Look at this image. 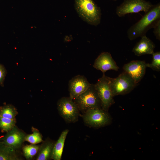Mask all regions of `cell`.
Listing matches in <instances>:
<instances>
[{
  "label": "cell",
  "mask_w": 160,
  "mask_h": 160,
  "mask_svg": "<svg viewBox=\"0 0 160 160\" xmlns=\"http://www.w3.org/2000/svg\"><path fill=\"white\" fill-rule=\"evenodd\" d=\"M18 113L16 108L11 104H7L0 107V116L11 119H16Z\"/></svg>",
  "instance_id": "obj_17"
},
{
  "label": "cell",
  "mask_w": 160,
  "mask_h": 160,
  "mask_svg": "<svg viewBox=\"0 0 160 160\" xmlns=\"http://www.w3.org/2000/svg\"><path fill=\"white\" fill-rule=\"evenodd\" d=\"M27 134L16 125L7 132L3 137L0 138V142L3 145L18 151L23 146Z\"/></svg>",
  "instance_id": "obj_9"
},
{
  "label": "cell",
  "mask_w": 160,
  "mask_h": 160,
  "mask_svg": "<svg viewBox=\"0 0 160 160\" xmlns=\"http://www.w3.org/2000/svg\"><path fill=\"white\" fill-rule=\"evenodd\" d=\"M109 77L103 73L102 76L94 84L100 100L101 108L106 111H108L109 108L114 103Z\"/></svg>",
  "instance_id": "obj_6"
},
{
  "label": "cell",
  "mask_w": 160,
  "mask_h": 160,
  "mask_svg": "<svg viewBox=\"0 0 160 160\" xmlns=\"http://www.w3.org/2000/svg\"><path fill=\"white\" fill-rule=\"evenodd\" d=\"M32 133L27 134L25 138V141H27L31 144H37L42 142L43 136L39 130L33 127H31Z\"/></svg>",
  "instance_id": "obj_19"
},
{
  "label": "cell",
  "mask_w": 160,
  "mask_h": 160,
  "mask_svg": "<svg viewBox=\"0 0 160 160\" xmlns=\"http://www.w3.org/2000/svg\"><path fill=\"white\" fill-rule=\"evenodd\" d=\"M93 67L101 71L103 73L109 70L118 71L119 68L111 54L107 52L101 53L97 57L95 61Z\"/></svg>",
  "instance_id": "obj_12"
},
{
  "label": "cell",
  "mask_w": 160,
  "mask_h": 160,
  "mask_svg": "<svg viewBox=\"0 0 160 160\" xmlns=\"http://www.w3.org/2000/svg\"><path fill=\"white\" fill-rule=\"evenodd\" d=\"M110 84L113 97L130 92L137 84L126 72L124 71L115 78L109 77Z\"/></svg>",
  "instance_id": "obj_4"
},
{
  "label": "cell",
  "mask_w": 160,
  "mask_h": 160,
  "mask_svg": "<svg viewBox=\"0 0 160 160\" xmlns=\"http://www.w3.org/2000/svg\"></svg>",
  "instance_id": "obj_24"
},
{
  "label": "cell",
  "mask_w": 160,
  "mask_h": 160,
  "mask_svg": "<svg viewBox=\"0 0 160 160\" xmlns=\"http://www.w3.org/2000/svg\"><path fill=\"white\" fill-rule=\"evenodd\" d=\"M16 119H11L0 116V129L2 132H7L15 126Z\"/></svg>",
  "instance_id": "obj_20"
},
{
  "label": "cell",
  "mask_w": 160,
  "mask_h": 160,
  "mask_svg": "<svg viewBox=\"0 0 160 160\" xmlns=\"http://www.w3.org/2000/svg\"><path fill=\"white\" fill-rule=\"evenodd\" d=\"M17 151L0 143V160H21Z\"/></svg>",
  "instance_id": "obj_16"
},
{
  "label": "cell",
  "mask_w": 160,
  "mask_h": 160,
  "mask_svg": "<svg viewBox=\"0 0 160 160\" xmlns=\"http://www.w3.org/2000/svg\"><path fill=\"white\" fill-rule=\"evenodd\" d=\"M153 32L156 39L160 40V20L158 21L153 27Z\"/></svg>",
  "instance_id": "obj_23"
},
{
  "label": "cell",
  "mask_w": 160,
  "mask_h": 160,
  "mask_svg": "<svg viewBox=\"0 0 160 160\" xmlns=\"http://www.w3.org/2000/svg\"><path fill=\"white\" fill-rule=\"evenodd\" d=\"M141 37V39L133 47L132 52L138 56L146 54L152 55L154 52L155 47L154 44L145 35Z\"/></svg>",
  "instance_id": "obj_13"
},
{
  "label": "cell",
  "mask_w": 160,
  "mask_h": 160,
  "mask_svg": "<svg viewBox=\"0 0 160 160\" xmlns=\"http://www.w3.org/2000/svg\"><path fill=\"white\" fill-rule=\"evenodd\" d=\"M153 6L145 0H125L116 9V14L119 17L132 13L141 11L145 13L149 10Z\"/></svg>",
  "instance_id": "obj_8"
},
{
  "label": "cell",
  "mask_w": 160,
  "mask_h": 160,
  "mask_svg": "<svg viewBox=\"0 0 160 160\" xmlns=\"http://www.w3.org/2000/svg\"><path fill=\"white\" fill-rule=\"evenodd\" d=\"M74 2L76 11L84 21L95 26L100 23L101 11L93 0H74Z\"/></svg>",
  "instance_id": "obj_2"
},
{
  "label": "cell",
  "mask_w": 160,
  "mask_h": 160,
  "mask_svg": "<svg viewBox=\"0 0 160 160\" xmlns=\"http://www.w3.org/2000/svg\"><path fill=\"white\" fill-rule=\"evenodd\" d=\"M152 55V60L150 63H146L147 67L150 68L154 71H160V52H154Z\"/></svg>",
  "instance_id": "obj_21"
},
{
  "label": "cell",
  "mask_w": 160,
  "mask_h": 160,
  "mask_svg": "<svg viewBox=\"0 0 160 160\" xmlns=\"http://www.w3.org/2000/svg\"><path fill=\"white\" fill-rule=\"evenodd\" d=\"M81 116L87 126L98 128L104 127L110 123L111 118L106 111L102 108H94L88 110Z\"/></svg>",
  "instance_id": "obj_7"
},
{
  "label": "cell",
  "mask_w": 160,
  "mask_h": 160,
  "mask_svg": "<svg viewBox=\"0 0 160 160\" xmlns=\"http://www.w3.org/2000/svg\"><path fill=\"white\" fill-rule=\"evenodd\" d=\"M91 85L84 76L81 75L75 76L69 81V97L73 100L75 99L85 92Z\"/></svg>",
  "instance_id": "obj_10"
},
{
  "label": "cell",
  "mask_w": 160,
  "mask_h": 160,
  "mask_svg": "<svg viewBox=\"0 0 160 160\" xmlns=\"http://www.w3.org/2000/svg\"><path fill=\"white\" fill-rule=\"evenodd\" d=\"M7 73V71L4 66L0 64V85L2 87H4V82Z\"/></svg>",
  "instance_id": "obj_22"
},
{
  "label": "cell",
  "mask_w": 160,
  "mask_h": 160,
  "mask_svg": "<svg viewBox=\"0 0 160 160\" xmlns=\"http://www.w3.org/2000/svg\"><path fill=\"white\" fill-rule=\"evenodd\" d=\"M69 131V130L67 129L63 131L58 139L55 142L53 149L52 159H61L65 140Z\"/></svg>",
  "instance_id": "obj_15"
},
{
  "label": "cell",
  "mask_w": 160,
  "mask_h": 160,
  "mask_svg": "<svg viewBox=\"0 0 160 160\" xmlns=\"http://www.w3.org/2000/svg\"><path fill=\"white\" fill-rule=\"evenodd\" d=\"M73 100L80 111L83 113L90 109L101 108L100 99L93 84H91L85 92Z\"/></svg>",
  "instance_id": "obj_3"
},
{
  "label": "cell",
  "mask_w": 160,
  "mask_h": 160,
  "mask_svg": "<svg viewBox=\"0 0 160 160\" xmlns=\"http://www.w3.org/2000/svg\"><path fill=\"white\" fill-rule=\"evenodd\" d=\"M40 145L37 144H31L23 146L22 147L23 155L27 160H32L36 156Z\"/></svg>",
  "instance_id": "obj_18"
},
{
  "label": "cell",
  "mask_w": 160,
  "mask_h": 160,
  "mask_svg": "<svg viewBox=\"0 0 160 160\" xmlns=\"http://www.w3.org/2000/svg\"><path fill=\"white\" fill-rule=\"evenodd\" d=\"M160 20V5L153 6L137 22L127 31L128 37L130 40L145 35L147 31Z\"/></svg>",
  "instance_id": "obj_1"
},
{
  "label": "cell",
  "mask_w": 160,
  "mask_h": 160,
  "mask_svg": "<svg viewBox=\"0 0 160 160\" xmlns=\"http://www.w3.org/2000/svg\"><path fill=\"white\" fill-rule=\"evenodd\" d=\"M146 63L145 61L132 60L125 64L123 66V69L124 71L127 73L137 84L145 74Z\"/></svg>",
  "instance_id": "obj_11"
},
{
  "label": "cell",
  "mask_w": 160,
  "mask_h": 160,
  "mask_svg": "<svg viewBox=\"0 0 160 160\" xmlns=\"http://www.w3.org/2000/svg\"><path fill=\"white\" fill-rule=\"evenodd\" d=\"M55 142L49 138L43 141L40 145L38 152L36 156V160H50L52 159L53 148Z\"/></svg>",
  "instance_id": "obj_14"
},
{
  "label": "cell",
  "mask_w": 160,
  "mask_h": 160,
  "mask_svg": "<svg viewBox=\"0 0 160 160\" xmlns=\"http://www.w3.org/2000/svg\"><path fill=\"white\" fill-rule=\"evenodd\" d=\"M60 116L67 123H74L78 121L79 109L73 100L70 97H63L57 103Z\"/></svg>",
  "instance_id": "obj_5"
}]
</instances>
